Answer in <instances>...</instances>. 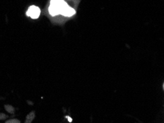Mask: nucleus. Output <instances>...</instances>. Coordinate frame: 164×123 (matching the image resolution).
I'll use <instances>...</instances> for the list:
<instances>
[{"mask_svg": "<svg viewBox=\"0 0 164 123\" xmlns=\"http://www.w3.org/2000/svg\"><path fill=\"white\" fill-rule=\"evenodd\" d=\"M40 13L41 11L39 7L32 5L28 8L26 14L27 16H30V18H33V19H36V18H38L39 16H40Z\"/></svg>", "mask_w": 164, "mask_h": 123, "instance_id": "1", "label": "nucleus"}, {"mask_svg": "<svg viewBox=\"0 0 164 123\" xmlns=\"http://www.w3.org/2000/svg\"><path fill=\"white\" fill-rule=\"evenodd\" d=\"M50 5L57 8V9L60 11L61 13V11L67 5V4L64 0H51Z\"/></svg>", "mask_w": 164, "mask_h": 123, "instance_id": "2", "label": "nucleus"}, {"mask_svg": "<svg viewBox=\"0 0 164 123\" xmlns=\"http://www.w3.org/2000/svg\"><path fill=\"white\" fill-rule=\"evenodd\" d=\"M75 13H76V11H75L74 9H73L72 8H70V6H68V5L61 11V15L67 17H70L72 16H73Z\"/></svg>", "mask_w": 164, "mask_h": 123, "instance_id": "3", "label": "nucleus"}, {"mask_svg": "<svg viewBox=\"0 0 164 123\" xmlns=\"http://www.w3.org/2000/svg\"><path fill=\"white\" fill-rule=\"evenodd\" d=\"M36 117V113L34 111H31L30 113H29L27 115L26 119H25V123H31L33 122V120L34 119V118Z\"/></svg>", "mask_w": 164, "mask_h": 123, "instance_id": "4", "label": "nucleus"}, {"mask_svg": "<svg viewBox=\"0 0 164 123\" xmlns=\"http://www.w3.org/2000/svg\"><path fill=\"white\" fill-rule=\"evenodd\" d=\"M5 108L6 111H8V113H10V114H14L15 112V108H13L12 105H5Z\"/></svg>", "mask_w": 164, "mask_h": 123, "instance_id": "5", "label": "nucleus"}, {"mask_svg": "<svg viewBox=\"0 0 164 123\" xmlns=\"http://www.w3.org/2000/svg\"><path fill=\"white\" fill-rule=\"evenodd\" d=\"M5 123H20V121L17 119H11L6 121Z\"/></svg>", "mask_w": 164, "mask_h": 123, "instance_id": "6", "label": "nucleus"}, {"mask_svg": "<svg viewBox=\"0 0 164 123\" xmlns=\"http://www.w3.org/2000/svg\"><path fill=\"white\" fill-rule=\"evenodd\" d=\"M8 118V116L5 115V114H0V120H4Z\"/></svg>", "mask_w": 164, "mask_h": 123, "instance_id": "7", "label": "nucleus"}]
</instances>
